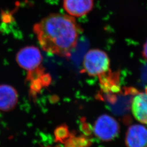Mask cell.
Returning a JSON list of instances; mask_svg holds the SVG:
<instances>
[{
	"label": "cell",
	"instance_id": "6",
	"mask_svg": "<svg viewBox=\"0 0 147 147\" xmlns=\"http://www.w3.org/2000/svg\"><path fill=\"white\" fill-rule=\"evenodd\" d=\"M18 93L14 87L0 84V112L13 110L18 104Z\"/></svg>",
	"mask_w": 147,
	"mask_h": 147
},
{
	"label": "cell",
	"instance_id": "11",
	"mask_svg": "<svg viewBox=\"0 0 147 147\" xmlns=\"http://www.w3.org/2000/svg\"><path fill=\"white\" fill-rule=\"evenodd\" d=\"M142 56L147 61V40L146 43L143 45V51H142Z\"/></svg>",
	"mask_w": 147,
	"mask_h": 147
},
{
	"label": "cell",
	"instance_id": "8",
	"mask_svg": "<svg viewBox=\"0 0 147 147\" xmlns=\"http://www.w3.org/2000/svg\"><path fill=\"white\" fill-rule=\"evenodd\" d=\"M93 5V0H63L64 10L71 16H86L92 10Z\"/></svg>",
	"mask_w": 147,
	"mask_h": 147
},
{
	"label": "cell",
	"instance_id": "3",
	"mask_svg": "<svg viewBox=\"0 0 147 147\" xmlns=\"http://www.w3.org/2000/svg\"><path fill=\"white\" fill-rule=\"evenodd\" d=\"M120 127L112 116L105 114L99 116L95 121L93 131L96 137L104 142L113 140L118 136Z\"/></svg>",
	"mask_w": 147,
	"mask_h": 147
},
{
	"label": "cell",
	"instance_id": "2",
	"mask_svg": "<svg viewBox=\"0 0 147 147\" xmlns=\"http://www.w3.org/2000/svg\"><path fill=\"white\" fill-rule=\"evenodd\" d=\"M84 70L90 76H99L110 70V60L107 54L99 49H92L85 55Z\"/></svg>",
	"mask_w": 147,
	"mask_h": 147
},
{
	"label": "cell",
	"instance_id": "5",
	"mask_svg": "<svg viewBox=\"0 0 147 147\" xmlns=\"http://www.w3.org/2000/svg\"><path fill=\"white\" fill-rule=\"evenodd\" d=\"M125 144L127 147H147V127L139 124L130 126L125 135Z\"/></svg>",
	"mask_w": 147,
	"mask_h": 147
},
{
	"label": "cell",
	"instance_id": "4",
	"mask_svg": "<svg viewBox=\"0 0 147 147\" xmlns=\"http://www.w3.org/2000/svg\"><path fill=\"white\" fill-rule=\"evenodd\" d=\"M42 54L38 48L28 46L22 48L16 56L18 65L28 71V74L35 72L42 68Z\"/></svg>",
	"mask_w": 147,
	"mask_h": 147
},
{
	"label": "cell",
	"instance_id": "1",
	"mask_svg": "<svg viewBox=\"0 0 147 147\" xmlns=\"http://www.w3.org/2000/svg\"><path fill=\"white\" fill-rule=\"evenodd\" d=\"M33 30L44 51L65 58L71 56L82 31L73 16L58 13L44 18Z\"/></svg>",
	"mask_w": 147,
	"mask_h": 147
},
{
	"label": "cell",
	"instance_id": "9",
	"mask_svg": "<svg viewBox=\"0 0 147 147\" xmlns=\"http://www.w3.org/2000/svg\"><path fill=\"white\" fill-rule=\"evenodd\" d=\"M56 140L58 142H66L70 137L68 128L65 125L59 126L55 130Z\"/></svg>",
	"mask_w": 147,
	"mask_h": 147
},
{
	"label": "cell",
	"instance_id": "7",
	"mask_svg": "<svg viewBox=\"0 0 147 147\" xmlns=\"http://www.w3.org/2000/svg\"><path fill=\"white\" fill-rule=\"evenodd\" d=\"M132 113L140 123L147 125V87L143 92H137L131 105Z\"/></svg>",
	"mask_w": 147,
	"mask_h": 147
},
{
	"label": "cell",
	"instance_id": "10",
	"mask_svg": "<svg viewBox=\"0 0 147 147\" xmlns=\"http://www.w3.org/2000/svg\"><path fill=\"white\" fill-rule=\"evenodd\" d=\"M88 141L84 138H70L66 141L67 147H87Z\"/></svg>",
	"mask_w": 147,
	"mask_h": 147
},
{
	"label": "cell",
	"instance_id": "12",
	"mask_svg": "<svg viewBox=\"0 0 147 147\" xmlns=\"http://www.w3.org/2000/svg\"></svg>",
	"mask_w": 147,
	"mask_h": 147
}]
</instances>
